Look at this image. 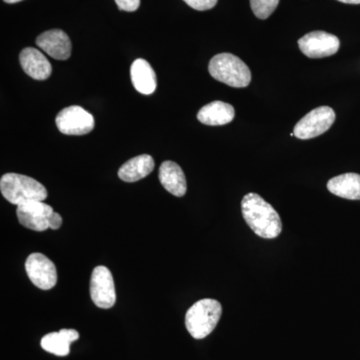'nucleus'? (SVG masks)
<instances>
[{
    "mask_svg": "<svg viewBox=\"0 0 360 360\" xmlns=\"http://www.w3.org/2000/svg\"><path fill=\"white\" fill-rule=\"evenodd\" d=\"M241 212L251 231L262 238H276L283 231L278 213L259 194H246L241 200Z\"/></svg>",
    "mask_w": 360,
    "mask_h": 360,
    "instance_id": "1",
    "label": "nucleus"
},
{
    "mask_svg": "<svg viewBox=\"0 0 360 360\" xmlns=\"http://www.w3.org/2000/svg\"><path fill=\"white\" fill-rule=\"evenodd\" d=\"M0 191L7 201L18 206L47 198L46 188L40 182L22 174H4L0 179Z\"/></svg>",
    "mask_w": 360,
    "mask_h": 360,
    "instance_id": "2",
    "label": "nucleus"
},
{
    "mask_svg": "<svg viewBox=\"0 0 360 360\" xmlns=\"http://www.w3.org/2000/svg\"><path fill=\"white\" fill-rule=\"evenodd\" d=\"M221 314L222 307L217 300L212 298L201 300L187 310V331L195 340H203L217 328Z\"/></svg>",
    "mask_w": 360,
    "mask_h": 360,
    "instance_id": "3",
    "label": "nucleus"
},
{
    "mask_svg": "<svg viewBox=\"0 0 360 360\" xmlns=\"http://www.w3.org/2000/svg\"><path fill=\"white\" fill-rule=\"evenodd\" d=\"M208 71L217 82L236 89L248 86L251 82L250 68L231 53H219L213 56L208 65Z\"/></svg>",
    "mask_w": 360,
    "mask_h": 360,
    "instance_id": "4",
    "label": "nucleus"
},
{
    "mask_svg": "<svg viewBox=\"0 0 360 360\" xmlns=\"http://www.w3.org/2000/svg\"><path fill=\"white\" fill-rule=\"evenodd\" d=\"M335 112L329 106H319L309 111L296 123L293 134L300 139H311L328 131L335 122Z\"/></svg>",
    "mask_w": 360,
    "mask_h": 360,
    "instance_id": "5",
    "label": "nucleus"
},
{
    "mask_svg": "<svg viewBox=\"0 0 360 360\" xmlns=\"http://www.w3.org/2000/svg\"><path fill=\"white\" fill-rule=\"evenodd\" d=\"M90 296L99 309H111L116 302L115 281L108 267L99 265L94 269L90 279Z\"/></svg>",
    "mask_w": 360,
    "mask_h": 360,
    "instance_id": "6",
    "label": "nucleus"
},
{
    "mask_svg": "<svg viewBox=\"0 0 360 360\" xmlns=\"http://www.w3.org/2000/svg\"><path fill=\"white\" fill-rule=\"evenodd\" d=\"M56 127L61 134L84 135L94 129V118L80 106H68L58 113L56 118Z\"/></svg>",
    "mask_w": 360,
    "mask_h": 360,
    "instance_id": "7",
    "label": "nucleus"
},
{
    "mask_svg": "<svg viewBox=\"0 0 360 360\" xmlns=\"http://www.w3.org/2000/svg\"><path fill=\"white\" fill-rule=\"evenodd\" d=\"M298 46L309 58H323L333 56L340 47V40L331 33L312 32L298 39Z\"/></svg>",
    "mask_w": 360,
    "mask_h": 360,
    "instance_id": "8",
    "label": "nucleus"
},
{
    "mask_svg": "<svg viewBox=\"0 0 360 360\" xmlns=\"http://www.w3.org/2000/svg\"><path fill=\"white\" fill-rule=\"evenodd\" d=\"M25 269L32 283L39 290H51L58 283L56 265L41 253L30 255L26 259Z\"/></svg>",
    "mask_w": 360,
    "mask_h": 360,
    "instance_id": "9",
    "label": "nucleus"
},
{
    "mask_svg": "<svg viewBox=\"0 0 360 360\" xmlns=\"http://www.w3.org/2000/svg\"><path fill=\"white\" fill-rule=\"evenodd\" d=\"M51 205L44 201H30L18 206L16 214L18 221L34 231H45L49 229V217L53 213Z\"/></svg>",
    "mask_w": 360,
    "mask_h": 360,
    "instance_id": "10",
    "label": "nucleus"
},
{
    "mask_svg": "<svg viewBox=\"0 0 360 360\" xmlns=\"http://www.w3.org/2000/svg\"><path fill=\"white\" fill-rule=\"evenodd\" d=\"M37 46L52 58L66 60L71 56V41L68 35L61 30H47L37 37Z\"/></svg>",
    "mask_w": 360,
    "mask_h": 360,
    "instance_id": "11",
    "label": "nucleus"
},
{
    "mask_svg": "<svg viewBox=\"0 0 360 360\" xmlns=\"http://www.w3.org/2000/svg\"><path fill=\"white\" fill-rule=\"evenodd\" d=\"M21 68L33 79L45 80L51 77L52 66L39 49L26 47L20 52Z\"/></svg>",
    "mask_w": 360,
    "mask_h": 360,
    "instance_id": "12",
    "label": "nucleus"
},
{
    "mask_svg": "<svg viewBox=\"0 0 360 360\" xmlns=\"http://www.w3.org/2000/svg\"><path fill=\"white\" fill-rule=\"evenodd\" d=\"M158 179L161 186L165 187L168 193L174 194L177 198L186 195L187 184L184 170L174 161H165L161 163Z\"/></svg>",
    "mask_w": 360,
    "mask_h": 360,
    "instance_id": "13",
    "label": "nucleus"
},
{
    "mask_svg": "<svg viewBox=\"0 0 360 360\" xmlns=\"http://www.w3.org/2000/svg\"><path fill=\"white\" fill-rule=\"evenodd\" d=\"M236 110L231 104L224 101H212L206 104L198 113V120L210 127L229 124L233 120Z\"/></svg>",
    "mask_w": 360,
    "mask_h": 360,
    "instance_id": "14",
    "label": "nucleus"
},
{
    "mask_svg": "<svg viewBox=\"0 0 360 360\" xmlns=\"http://www.w3.org/2000/svg\"><path fill=\"white\" fill-rule=\"evenodd\" d=\"M130 75L132 84L139 94L149 96L155 91L158 85L156 75L148 61L142 58L134 60L130 68Z\"/></svg>",
    "mask_w": 360,
    "mask_h": 360,
    "instance_id": "15",
    "label": "nucleus"
},
{
    "mask_svg": "<svg viewBox=\"0 0 360 360\" xmlns=\"http://www.w3.org/2000/svg\"><path fill=\"white\" fill-rule=\"evenodd\" d=\"M153 156L142 155L131 158L118 170V177L124 182H136L144 179L155 169Z\"/></svg>",
    "mask_w": 360,
    "mask_h": 360,
    "instance_id": "16",
    "label": "nucleus"
},
{
    "mask_svg": "<svg viewBox=\"0 0 360 360\" xmlns=\"http://www.w3.org/2000/svg\"><path fill=\"white\" fill-rule=\"evenodd\" d=\"M329 193L349 200H360V174H345L328 182Z\"/></svg>",
    "mask_w": 360,
    "mask_h": 360,
    "instance_id": "17",
    "label": "nucleus"
},
{
    "mask_svg": "<svg viewBox=\"0 0 360 360\" xmlns=\"http://www.w3.org/2000/svg\"><path fill=\"white\" fill-rule=\"evenodd\" d=\"M41 347L45 352L58 356H66L70 352V343H68L59 333H49L42 338Z\"/></svg>",
    "mask_w": 360,
    "mask_h": 360,
    "instance_id": "18",
    "label": "nucleus"
},
{
    "mask_svg": "<svg viewBox=\"0 0 360 360\" xmlns=\"http://www.w3.org/2000/svg\"><path fill=\"white\" fill-rule=\"evenodd\" d=\"M279 0H250L253 13L259 20H266L276 11Z\"/></svg>",
    "mask_w": 360,
    "mask_h": 360,
    "instance_id": "19",
    "label": "nucleus"
},
{
    "mask_svg": "<svg viewBox=\"0 0 360 360\" xmlns=\"http://www.w3.org/2000/svg\"><path fill=\"white\" fill-rule=\"evenodd\" d=\"M184 1L195 11H205L213 8L217 6L219 0H184Z\"/></svg>",
    "mask_w": 360,
    "mask_h": 360,
    "instance_id": "20",
    "label": "nucleus"
},
{
    "mask_svg": "<svg viewBox=\"0 0 360 360\" xmlns=\"http://www.w3.org/2000/svg\"><path fill=\"white\" fill-rule=\"evenodd\" d=\"M115 2L120 11L127 13L137 11L141 6V0H115Z\"/></svg>",
    "mask_w": 360,
    "mask_h": 360,
    "instance_id": "21",
    "label": "nucleus"
},
{
    "mask_svg": "<svg viewBox=\"0 0 360 360\" xmlns=\"http://www.w3.org/2000/svg\"><path fill=\"white\" fill-rule=\"evenodd\" d=\"M59 333L70 345L73 341H77L79 338V333L75 330V329H61Z\"/></svg>",
    "mask_w": 360,
    "mask_h": 360,
    "instance_id": "22",
    "label": "nucleus"
},
{
    "mask_svg": "<svg viewBox=\"0 0 360 360\" xmlns=\"http://www.w3.org/2000/svg\"><path fill=\"white\" fill-rule=\"evenodd\" d=\"M49 229L56 231V229H60L61 224H63V219L58 213L53 212L49 217Z\"/></svg>",
    "mask_w": 360,
    "mask_h": 360,
    "instance_id": "23",
    "label": "nucleus"
},
{
    "mask_svg": "<svg viewBox=\"0 0 360 360\" xmlns=\"http://www.w3.org/2000/svg\"><path fill=\"white\" fill-rule=\"evenodd\" d=\"M338 1L347 4H360V0H338Z\"/></svg>",
    "mask_w": 360,
    "mask_h": 360,
    "instance_id": "24",
    "label": "nucleus"
},
{
    "mask_svg": "<svg viewBox=\"0 0 360 360\" xmlns=\"http://www.w3.org/2000/svg\"><path fill=\"white\" fill-rule=\"evenodd\" d=\"M6 4H16V2L22 1V0H4Z\"/></svg>",
    "mask_w": 360,
    "mask_h": 360,
    "instance_id": "25",
    "label": "nucleus"
}]
</instances>
